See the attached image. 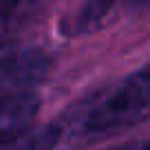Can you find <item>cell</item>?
<instances>
[{
    "instance_id": "cell-4",
    "label": "cell",
    "mask_w": 150,
    "mask_h": 150,
    "mask_svg": "<svg viewBox=\"0 0 150 150\" xmlns=\"http://www.w3.org/2000/svg\"><path fill=\"white\" fill-rule=\"evenodd\" d=\"M60 139L62 128H57L55 124H47V126L29 128L22 135L0 144V150H53Z\"/></svg>"
},
{
    "instance_id": "cell-8",
    "label": "cell",
    "mask_w": 150,
    "mask_h": 150,
    "mask_svg": "<svg viewBox=\"0 0 150 150\" xmlns=\"http://www.w3.org/2000/svg\"><path fill=\"white\" fill-rule=\"evenodd\" d=\"M137 2H150V0H137Z\"/></svg>"
},
{
    "instance_id": "cell-7",
    "label": "cell",
    "mask_w": 150,
    "mask_h": 150,
    "mask_svg": "<svg viewBox=\"0 0 150 150\" xmlns=\"http://www.w3.org/2000/svg\"><path fill=\"white\" fill-rule=\"evenodd\" d=\"M137 73H141V75L146 77V80H150V64H148V66H144L141 71H137Z\"/></svg>"
},
{
    "instance_id": "cell-3",
    "label": "cell",
    "mask_w": 150,
    "mask_h": 150,
    "mask_svg": "<svg viewBox=\"0 0 150 150\" xmlns=\"http://www.w3.org/2000/svg\"><path fill=\"white\" fill-rule=\"evenodd\" d=\"M115 2L117 0H82L80 9L73 16V20L69 22L66 31L71 35H82V33L97 31L104 24V20L108 18Z\"/></svg>"
},
{
    "instance_id": "cell-5",
    "label": "cell",
    "mask_w": 150,
    "mask_h": 150,
    "mask_svg": "<svg viewBox=\"0 0 150 150\" xmlns=\"http://www.w3.org/2000/svg\"><path fill=\"white\" fill-rule=\"evenodd\" d=\"M20 0H0V24H5L7 18L18 9Z\"/></svg>"
},
{
    "instance_id": "cell-2",
    "label": "cell",
    "mask_w": 150,
    "mask_h": 150,
    "mask_svg": "<svg viewBox=\"0 0 150 150\" xmlns=\"http://www.w3.org/2000/svg\"><path fill=\"white\" fill-rule=\"evenodd\" d=\"M51 69V57L42 49H7L0 53V97L33 91Z\"/></svg>"
},
{
    "instance_id": "cell-6",
    "label": "cell",
    "mask_w": 150,
    "mask_h": 150,
    "mask_svg": "<svg viewBox=\"0 0 150 150\" xmlns=\"http://www.w3.org/2000/svg\"><path fill=\"white\" fill-rule=\"evenodd\" d=\"M108 150H150V139H139V141H130V144H122Z\"/></svg>"
},
{
    "instance_id": "cell-1",
    "label": "cell",
    "mask_w": 150,
    "mask_h": 150,
    "mask_svg": "<svg viewBox=\"0 0 150 150\" xmlns=\"http://www.w3.org/2000/svg\"><path fill=\"white\" fill-rule=\"evenodd\" d=\"M150 119V80L141 73L99 91L69 117L71 139H95Z\"/></svg>"
}]
</instances>
